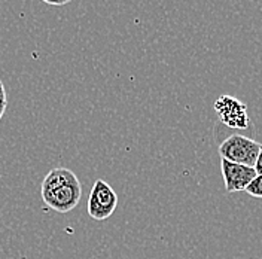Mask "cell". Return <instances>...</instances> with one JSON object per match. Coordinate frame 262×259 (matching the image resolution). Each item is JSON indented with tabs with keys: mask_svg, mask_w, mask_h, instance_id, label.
I'll return each instance as SVG.
<instances>
[{
	"mask_svg": "<svg viewBox=\"0 0 262 259\" xmlns=\"http://www.w3.org/2000/svg\"><path fill=\"white\" fill-rule=\"evenodd\" d=\"M43 2L48 3V5H54V6H63V5L70 3L72 0H43Z\"/></svg>",
	"mask_w": 262,
	"mask_h": 259,
	"instance_id": "9",
	"label": "cell"
},
{
	"mask_svg": "<svg viewBox=\"0 0 262 259\" xmlns=\"http://www.w3.org/2000/svg\"><path fill=\"white\" fill-rule=\"evenodd\" d=\"M40 194L49 209L58 213H67L79 204L82 185L72 170L57 167L45 176L40 186Z\"/></svg>",
	"mask_w": 262,
	"mask_h": 259,
	"instance_id": "1",
	"label": "cell"
},
{
	"mask_svg": "<svg viewBox=\"0 0 262 259\" xmlns=\"http://www.w3.org/2000/svg\"><path fill=\"white\" fill-rule=\"evenodd\" d=\"M214 112L217 115L219 121L228 128L246 130L250 125L247 106L238 98L221 96L214 101Z\"/></svg>",
	"mask_w": 262,
	"mask_h": 259,
	"instance_id": "4",
	"label": "cell"
},
{
	"mask_svg": "<svg viewBox=\"0 0 262 259\" xmlns=\"http://www.w3.org/2000/svg\"><path fill=\"white\" fill-rule=\"evenodd\" d=\"M246 192L255 198H262V175H256L253 180L247 185Z\"/></svg>",
	"mask_w": 262,
	"mask_h": 259,
	"instance_id": "6",
	"label": "cell"
},
{
	"mask_svg": "<svg viewBox=\"0 0 262 259\" xmlns=\"http://www.w3.org/2000/svg\"><path fill=\"white\" fill-rule=\"evenodd\" d=\"M221 171H222L227 192L246 191L247 185L256 176V171L253 167L235 164V162L227 161L222 158H221Z\"/></svg>",
	"mask_w": 262,
	"mask_h": 259,
	"instance_id": "5",
	"label": "cell"
},
{
	"mask_svg": "<svg viewBox=\"0 0 262 259\" xmlns=\"http://www.w3.org/2000/svg\"><path fill=\"white\" fill-rule=\"evenodd\" d=\"M261 149V143L242 134H232L219 145V155L222 160L253 167Z\"/></svg>",
	"mask_w": 262,
	"mask_h": 259,
	"instance_id": "2",
	"label": "cell"
},
{
	"mask_svg": "<svg viewBox=\"0 0 262 259\" xmlns=\"http://www.w3.org/2000/svg\"><path fill=\"white\" fill-rule=\"evenodd\" d=\"M253 168H255L256 175H262V145L261 149H259V154H258V158H256L255 165H253Z\"/></svg>",
	"mask_w": 262,
	"mask_h": 259,
	"instance_id": "8",
	"label": "cell"
},
{
	"mask_svg": "<svg viewBox=\"0 0 262 259\" xmlns=\"http://www.w3.org/2000/svg\"><path fill=\"white\" fill-rule=\"evenodd\" d=\"M116 206H118V195L114 191V188L101 179L96 180L88 198V206H86L88 214L96 221H106L114 214Z\"/></svg>",
	"mask_w": 262,
	"mask_h": 259,
	"instance_id": "3",
	"label": "cell"
},
{
	"mask_svg": "<svg viewBox=\"0 0 262 259\" xmlns=\"http://www.w3.org/2000/svg\"><path fill=\"white\" fill-rule=\"evenodd\" d=\"M6 106H8L6 90H5V85H3V82H2V79H0V119H2V116L5 115Z\"/></svg>",
	"mask_w": 262,
	"mask_h": 259,
	"instance_id": "7",
	"label": "cell"
}]
</instances>
